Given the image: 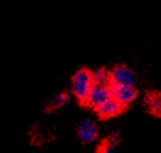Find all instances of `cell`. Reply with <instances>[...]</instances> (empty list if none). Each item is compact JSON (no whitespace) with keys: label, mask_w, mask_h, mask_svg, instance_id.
Returning <instances> with one entry per match:
<instances>
[{"label":"cell","mask_w":161,"mask_h":153,"mask_svg":"<svg viewBox=\"0 0 161 153\" xmlns=\"http://www.w3.org/2000/svg\"><path fill=\"white\" fill-rule=\"evenodd\" d=\"M94 84H108L109 82V72L106 71L103 68L96 69L94 72H91Z\"/></svg>","instance_id":"9"},{"label":"cell","mask_w":161,"mask_h":153,"mask_svg":"<svg viewBox=\"0 0 161 153\" xmlns=\"http://www.w3.org/2000/svg\"><path fill=\"white\" fill-rule=\"evenodd\" d=\"M111 98H112V89L109 84H94L89 92V96L85 103H87L92 108H96Z\"/></svg>","instance_id":"3"},{"label":"cell","mask_w":161,"mask_h":153,"mask_svg":"<svg viewBox=\"0 0 161 153\" xmlns=\"http://www.w3.org/2000/svg\"><path fill=\"white\" fill-rule=\"evenodd\" d=\"M145 104L153 115L161 118V92L149 93L145 99Z\"/></svg>","instance_id":"7"},{"label":"cell","mask_w":161,"mask_h":153,"mask_svg":"<svg viewBox=\"0 0 161 153\" xmlns=\"http://www.w3.org/2000/svg\"><path fill=\"white\" fill-rule=\"evenodd\" d=\"M94 86L91 71L87 69L78 70L71 79V92L75 98L80 102H86L89 92Z\"/></svg>","instance_id":"1"},{"label":"cell","mask_w":161,"mask_h":153,"mask_svg":"<svg viewBox=\"0 0 161 153\" xmlns=\"http://www.w3.org/2000/svg\"><path fill=\"white\" fill-rule=\"evenodd\" d=\"M95 111L97 113V115L102 119H109V118H114L117 115H119L123 111V105H121L116 99L111 98L106 100L105 103L100 104L98 107L95 108Z\"/></svg>","instance_id":"5"},{"label":"cell","mask_w":161,"mask_h":153,"mask_svg":"<svg viewBox=\"0 0 161 153\" xmlns=\"http://www.w3.org/2000/svg\"><path fill=\"white\" fill-rule=\"evenodd\" d=\"M78 136L82 143H91L97 137V127L92 120H84L78 127Z\"/></svg>","instance_id":"6"},{"label":"cell","mask_w":161,"mask_h":153,"mask_svg":"<svg viewBox=\"0 0 161 153\" xmlns=\"http://www.w3.org/2000/svg\"><path fill=\"white\" fill-rule=\"evenodd\" d=\"M119 141H121V135H119V132H117V131H112V132L107 136V139H106L105 142H107L108 145H112V146L116 147V145H117Z\"/></svg>","instance_id":"10"},{"label":"cell","mask_w":161,"mask_h":153,"mask_svg":"<svg viewBox=\"0 0 161 153\" xmlns=\"http://www.w3.org/2000/svg\"><path fill=\"white\" fill-rule=\"evenodd\" d=\"M69 100V94L67 92H63V93H59V94H55L47 104V109L48 110H55V109H59L62 108L65 103Z\"/></svg>","instance_id":"8"},{"label":"cell","mask_w":161,"mask_h":153,"mask_svg":"<svg viewBox=\"0 0 161 153\" xmlns=\"http://www.w3.org/2000/svg\"><path fill=\"white\" fill-rule=\"evenodd\" d=\"M136 81L134 71L125 66V65H117L109 72V82L111 87H118V86H134Z\"/></svg>","instance_id":"2"},{"label":"cell","mask_w":161,"mask_h":153,"mask_svg":"<svg viewBox=\"0 0 161 153\" xmlns=\"http://www.w3.org/2000/svg\"><path fill=\"white\" fill-rule=\"evenodd\" d=\"M112 89V98L116 99L121 105H127L132 103L136 98V89L134 86H118L111 87Z\"/></svg>","instance_id":"4"},{"label":"cell","mask_w":161,"mask_h":153,"mask_svg":"<svg viewBox=\"0 0 161 153\" xmlns=\"http://www.w3.org/2000/svg\"><path fill=\"white\" fill-rule=\"evenodd\" d=\"M96 153H116V147L112 145H108L107 142H103Z\"/></svg>","instance_id":"11"}]
</instances>
